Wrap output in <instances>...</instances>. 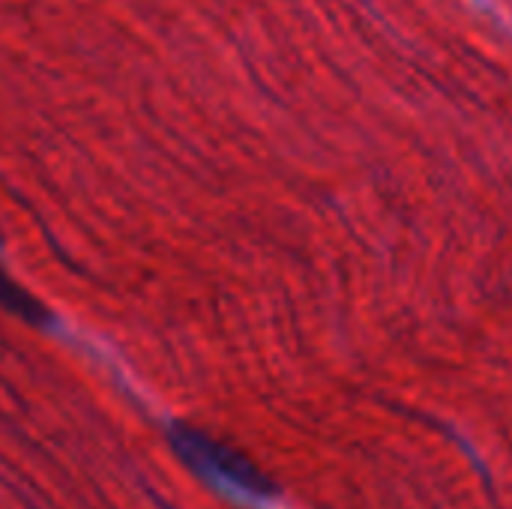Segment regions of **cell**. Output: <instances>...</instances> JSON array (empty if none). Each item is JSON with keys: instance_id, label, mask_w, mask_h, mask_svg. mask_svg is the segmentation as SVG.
<instances>
[{"instance_id": "6da1fadb", "label": "cell", "mask_w": 512, "mask_h": 509, "mask_svg": "<svg viewBox=\"0 0 512 509\" xmlns=\"http://www.w3.org/2000/svg\"><path fill=\"white\" fill-rule=\"evenodd\" d=\"M174 447H177V453H183L195 468H210V471H216L219 477L234 480V483L243 486V489H261V480H258L255 468H252L246 459H240L234 450H228V447H222V444L204 438L201 432H192V429H189V432H174Z\"/></svg>"}]
</instances>
